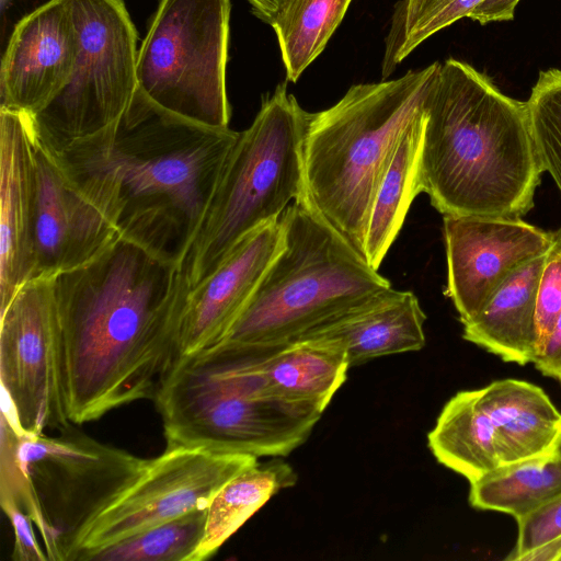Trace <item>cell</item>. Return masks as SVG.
<instances>
[{"instance_id":"6da1fadb","label":"cell","mask_w":561,"mask_h":561,"mask_svg":"<svg viewBox=\"0 0 561 561\" xmlns=\"http://www.w3.org/2000/svg\"><path fill=\"white\" fill-rule=\"evenodd\" d=\"M66 414L81 425L153 400L180 360L190 290L173 253L118 233L54 277Z\"/></svg>"},{"instance_id":"7a4b0ae2","label":"cell","mask_w":561,"mask_h":561,"mask_svg":"<svg viewBox=\"0 0 561 561\" xmlns=\"http://www.w3.org/2000/svg\"><path fill=\"white\" fill-rule=\"evenodd\" d=\"M238 134L169 113L136 90L116 122L50 151L118 233L179 263Z\"/></svg>"},{"instance_id":"3957f363","label":"cell","mask_w":561,"mask_h":561,"mask_svg":"<svg viewBox=\"0 0 561 561\" xmlns=\"http://www.w3.org/2000/svg\"><path fill=\"white\" fill-rule=\"evenodd\" d=\"M527 102L471 65H439L425 105L421 193L443 216L520 217L542 173Z\"/></svg>"},{"instance_id":"277c9868","label":"cell","mask_w":561,"mask_h":561,"mask_svg":"<svg viewBox=\"0 0 561 561\" xmlns=\"http://www.w3.org/2000/svg\"><path fill=\"white\" fill-rule=\"evenodd\" d=\"M439 65L354 84L331 107L307 113L305 193L362 255L375 194L404 133L424 113Z\"/></svg>"},{"instance_id":"5b68a950","label":"cell","mask_w":561,"mask_h":561,"mask_svg":"<svg viewBox=\"0 0 561 561\" xmlns=\"http://www.w3.org/2000/svg\"><path fill=\"white\" fill-rule=\"evenodd\" d=\"M261 356V347L224 341L180 358L153 399L165 448L259 458L302 445L323 412L276 393Z\"/></svg>"},{"instance_id":"8992f818","label":"cell","mask_w":561,"mask_h":561,"mask_svg":"<svg viewBox=\"0 0 561 561\" xmlns=\"http://www.w3.org/2000/svg\"><path fill=\"white\" fill-rule=\"evenodd\" d=\"M280 220L282 248L225 341L278 348L392 288L306 193Z\"/></svg>"},{"instance_id":"52a82bcc","label":"cell","mask_w":561,"mask_h":561,"mask_svg":"<svg viewBox=\"0 0 561 561\" xmlns=\"http://www.w3.org/2000/svg\"><path fill=\"white\" fill-rule=\"evenodd\" d=\"M148 461L73 423L55 436L20 435L1 415V506L16 505L32 518L48 561L76 560L88 528Z\"/></svg>"},{"instance_id":"ba28073f","label":"cell","mask_w":561,"mask_h":561,"mask_svg":"<svg viewBox=\"0 0 561 561\" xmlns=\"http://www.w3.org/2000/svg\"><path fill=\"white\" fill-rule=\"evenodd\" d=\"M307 113L279 83L231 147L180 259L190 288L207 277L248 233L280 218L305 193Z\"/></svg>"},{"instance_id":"9c48e42d","label":"cell","mask_w":561,"mask_h":561,"mask_svg":"<svg viewBox=\"0 0 561 561\" xmlns=\"http://www.w3.org/2000/svg\"><path fill=\"white\" fill-rule=\"evenodd\" d=\"M230 0H160L138 50L137 90L156 106L229 127Z\"/></svg>"},{"instance_id":"30bf717a","label":"cell","mask_w":561,"mask_h":561,"mask_svg":"<svg viewBox=\"0 0 561 561\" xmlns=\"http://www.w3.org/2000/svg\"><path fill=\"white\" fill-rule=\"evenodd\" d=\"M79 34V55L66 87L30 116L34 136L59 151L116 122L137 90V31L124 0H62Z\"/></svg>"},{"instance_id":"8fae6325","label":"cell","mask_w":561,"mask_h":561,"mask_svg":"<svg viewBox=\"0 0 561 561\" xmlns=\"http://www.w3.org/2000/svg\"><path fill=\"white\" fill-rule=\"evenodd\" d=\"M1 415L20 435L70 424L60 367L54 277L24 283L0 311Z\"/></svg>"},{"instance_id":"7c38bea8","label":"cell","mask_w":561,"mask_h":561,"mask_svg":"<svg viewBox=\"0 0 561 561\" xmlns=\"http://www.w3.org/2000/svg\"><path fill=\"white\" fill-rule=\"evenodd\" d=\"M257 458L201 448H165L149 459L141 476L92 523L76 560L197 510L208 507L218 490Z\"/></svg>"},{"instance_id":"4fadbf2b","label":"cell","mask_w":561,"mask_h":561,"mask_svg":"<svg viewBox=\"0 0 561 561\" xmlns=\"http://www.w3.org/2000/svg\"><path fill=\"white\" fill-rule=\"evenodd\" d=\"M447 296L462 324L474 318L505 279L525 263L546 254L556 231L520 217H443Z\"/></svg>"},{"instance_id":"5bb4252c","label":"cell","mask_w":561,"mask_h":561,"mask_svg":"<svg viewBox=\"0 0 561 561\" xmlns=\"http://www.w3.org/2000/svg\"><path fill=\"white\" fill-rule=\"evenodd\" d=\"M32 137L37 176L33 278L55 277L94 259L118 232L33 131Z\"/></svg>"},{"instance_id":"9a60e30c","label":"cell","mask_w":561,"mask_h":561,"mask_svg":"<svg viewBox=\"0 0 561 561\" xmlns=\"http://www.w3.org/2000/svg\"><path fill=\"white\" fill-rule=\"evenodd\" d=\"M79 34L62 0H49L23 16L1 62V106L34 116L68 83L79 55Z\"/></svg>"},{"instance_id":"2e32d148","label":"cell","mask_w":561,"mask_h":561,"mask_svg":"<svg viewBox=\"0 0 561 561\" xmlns=\"http://www.w3.org/2000/svg\"><path fill=\"white\" fill-rule=\"evenodd\" d=\"M282 243L278 218L243 237L207 277L190 288L180 332L181 358L226 340Z\"/></svg>"},{"instance_id":"e0dca14e","label":"cell","mask_w":561,"mask_h":561,"mask_svg":"<svg viewBox=\"0 0 561 561\" xmlns=\"http://www.w3.org/2000/svg\"><path fill=\"white\" fill-rule=\"evenodd\" d=\"M36 194L30 117L0 108V311L33 278Z\"/></svg>"},{"instance_id":"ac0fdd59","label":"cell","mask_w":561,"mask_h":561,"mask_svg":"<svg viewBox=\"0 0 561 561\" xmlns=\"http://www.w3.org/2000/svg\"><path fill=\"white\" fill-rule=\"evenodd\" d=\"M425 320L412 291L391 288L304 337L341 341L354 367L380 356L420 351L425 345Z\"/></svg>"},{"instance_id":"d6986e66","label":"cell","mask_w":561,"mask_h":561,"mask_svg":"<svg viewBox=\"0 0 561 561\" xmlns=\"http://www.w3.org/2000/svg\"><path fill=\"white\" fill-rule=\"evenodd\" d=\"M495 432L502 465L550 455L561 438V413L546 392L507 378L478 389Z\"/></svg>"},{"instance_id":"ffe728a7","label":"cell","mask_w":561,"mask_h":561,"mask_svg":"<svg viewBox=\"0 0 561 561\" xmlns=\"http://www.w3.org/2000/svg\"><path fill=\"white\" fill-rule=\"evenodd\" d=\"M547 253L513 272L480 312L462 324L466 341L507 363L522 366L534 363L537 355L536 300Z\"/></svg>"},{"instance_id":"44dd1931","label":"cell","mask_w":561,"mask_h":561,"mask_svg":"<svg viewBox=\"0 0 561 561\" xmlns=\"http://www.w3.org/2000/svg\"><path fill=\"white\" fill-rule=\"evenodd\" d=\"M261 348V369L271 388L285 399L321 412L346 381L351 368L345 346L333 337L309 336L278 348Z\"/></svg>"},{"instance_id":"7402d4cb","label":"cell","mask_w":561,"mask_h":561,"mask_svg":"<svg viewBox=\"0 0 561 561\" xmlns=\"http://www.w3.org/2000/svg\"><path fill=\"white\" fill-rule=\"evenodd\" d=\"M427 440L437 461L469 483L502 465L494 427L478 390L459 391L450 398Z\"/></svg>"},{"instance_id":"603a6c76","label":"cell","mask_w":561,"mask_h":561,"mask_svg":"<svg viewBox=\"0 0 561 561\" xmlns=\"http://www.w3.org/2000/svg\"><path fill=\"white\" fill-rule=\"evenodd\" d=\"M424 123L425 111L401 138L371 204L363 255L377 271L399 234L413 199L421 193L419 163Z\"/></svg>"},{"instance_id":"cb8c5ba5","label":"cell","mask_w":561,"mask_h":561,"mask_svg":"<svg viewBox=\"0 0 561 561\" xmlns=\"http://www.w3.org/2000/svg\"><path fill=\"white\" fill-rule=\"evenodd\" d=\"M296 481L293 467L280 459L256 462L230 479L207 507L204 536L190 561L213 557L272 496Z\"/></svg>"},{"instance_id":"d4e9b609","label":"cell","mask_w":561,"mask_h":561,"mask_svg":"<svg viewBox=\"0 0 561 561\" xmlns=\"http://www.w3.org/2000/svg\"><path fill=\"white\" fill-rule=\"evenodd\" d=\"M561 494V457L556 453L501 465L470 483L469 503L481 511L529 514Z\"/></svg>"},{"instance_id":"484cf974","label":"cell","mask_w":561,"mask_h":561,"mask_svg":"<svg viewBox=\"0 0 561 561\" xmlns=\"http://www.w3.org/2000/svg\"><path fill=\"white\" fill-rule=\"evenodd\" d=\"M352 0H280L270 24L277 37L286 79L296 82L323 51Z\"/></svg>"},{"instance_id":"4316f807","label":"cell","mask_w":561,"mask_h":561,"mask_svg":"<svg viewBox=\"0 0 561 561\" xmlns=\"http://www.w3.org/2000/svg\"><path fill=\"white\" fill-rule=\"evenodd\" d=\"M206 517L207 508L190 512L92 552L84 561H190Z\"/></svg>"},{"instance_id":"83f0119b","label":"cell","mask_w":561,"mask_h":561,"mask_svg":"<svg viewBox=\"0 0 561 561\" xmlns=\"http://www.w3.org/2000/svg\"><path fill=\"white\" fill-rule=\"evenodd\" d=\"M526 102L541 169L561 192V70H541Z\"/></svg>"},{"instance_id":"f1b7e54d","label":"cell","mask_w":561,"mask_h":561,"mask_svg":"<svg viewBox=\"0 0 561 561\" xmlns=\"http://www.w3.org/2000/svg\"><path fill=\"white\" fill-rule=\"evenodd\" d=\"M561 312V228L546 255L536 300L537 355L546 346ZM535 359V360H536ZM534 360V362H535ZM534 364V363H533Z\"/></svg>"},{"instance_id":"f546056e","label":"cell","mask_w":561,"mask_h":561,"mask_svg":"<svg viewBox=\"0 0 561 561\" xmlns=\"http://www.w3.org/2000/svg\"><path fill=\"white\" fill-rule=\"evenodd\" d=\"M516 522V545L505 560L518 561L524 553L561 537V494Z\"/></svg>"},{"instance_id":"4dcf8cb0","label":"cell","mask_w":561,"mask_h":561,"mask_svg":"<svg viewBox=\"0 0 561 561\" xmlns=\"http://www.w3.org/2000/svg\"><path fill=\"white\" fill-rule=\"evenodd\" d=\"M11 522L14 543L11 558L15 561H48L35 538L32 518L16 505L2 508Z\"/></svg>"},{"instance_id":"1f68e13d","label":"cell","mask_w":561,"mask_h":561,"mask_svg":"<svg viewBox=\"0 0 561 561\" xmlns=\"http://www.w3.org/2000/svg\"><path fill=\"white\" fill-rule=\"evenodd\" d=\"M534 365L542 375L561 382V312L546 346Z\"/></svg>"},{"instance_id":"d6a6232c","label":"cell","mask_w":561,"mask_h":561,"mask_svg":"<svg viewBox=\"0 0 561 561\" xmlns=\"http://www.w3.org/2000/svg\"><path fill=\"white\" fill-rule=\"evenodd\" d=\"M520 0H483L468 16L485 25L490 22H502L514 19L515 9Z\"/></svg>"},{"instance_id":"836d02e7","label":"cell","mask_w":561,"mask_h":561,"mask_svg":"<svg viewBox=\"0 0 561 561\" xmlns=\"http://www.w3.org/2000/svg\"><path fill=\"white\" fill-rule=\"evenodd\" d=\"M253 14L260 20L271 24L276 15L280 0H247Z\"/></svg>"},{"instance_id":"e575fe53","label":"cell","mask_w":561,"mask_h":561,"mask_svg":"<svg viewBox=\"0 0 561 561\" xmlns=\"http://www.w3.org/2000/svg\"><path fill=\"white\" fill-rule=\"evenodd\" d=\"M557 454L561 457V438L557 447Z\"/></svg>"},{"instance_id":"d590c367","label":"cell","mask_w":561,"mask_h":561,"mask_svg":"<svg viewBox=\"0 0 561 561\" xmlns=\"http://www.w3.org/2000/svg\"><path fill=\"white\" fill-rule=\"evenodd\" d=\"M4 1V0H3Z\"/></svg>"},{"instance_id":"8d00e7d4","label":"cell","mask_w":561,"mask_h":561,"mask_svg":"<svg viewBox=\"0 0 561 561\" xmlns=\"http://www.w3.org/2000/svg\"><path fill=\"white\" fill-rule=\"evenodd\" d=\"M561 561V560H560Z\"/></svg>"}]
</instances>
